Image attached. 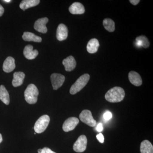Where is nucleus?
Listing matches in <instances>:
<instances>
[{
    "instance_id": "aec40b11",
    "label": "nucleus",
    "mask_w": 153,
    "mask_h": 153,
    "mask_svg": "<svg viewBox=\"0 0 153 153\" xmlns=\"http://www.w3.org/2000/svg\"><path fill=\"white\" fill-rule=\"evenodd\" d=\"M0 100L7 105L10 103V95L6 88L3 85L0 86Z\"/></svg>"
},
{
    "instance_id": "f3484780",
    "label": "nucleus",
    "mask_w": 153,
    "mask_h": 153,
    "mask_svg": "<svg viewBox=\"0 0 153 153\" xmlns=\"http://www.w3.org/2000/svg\"><path fill=\"white\" fill-rule=\"evenodd\" d=\"M99 46V42L98 40L96 38H93L88 41L86 48L88 53L93 54L97 52Z\"/></svg>"
},
{
    "instance_id": "f8f14e48",
    "label": "nucleus",
    "mask_w": 153,
    "mask_h": 153,
    "mask_svg": "<svg viewBox=\"0 0 153 153\" xmlns=\"http://www.w3.org/2000/svg\"><path fill=\"white\" fill-rule=\"evenodd\" d=\"M24 55L25 57L28 60H33L38 56V52L36 49L33 50V46L28 45L25 47L24 50Z\"/></svg>"
},
{
    "instance_id": "20e7f679",
    "label": "nucleus",
    "mask_w": 153,
    "mask_h": 153,
    "mask_svg": "<svg viewBox=\"0 0 153 153\" xmlns=\"http://www.w3.org/2000/svg\"><path fill=\"white\" fill-rule=\"evenodd\" d=\"M50 117L47 115L42 116L37 120L34 129L36 133L40 134L45 131L49 125Z\"/></svg>"
},
{
    "instance_id": "39448f33",
    "label": "nucleus",
    "mask_w": 153,
    "mask_h": 153,
    "mask_svg": "<svg viewBox=\"0 0 153 153\" xmlns=\"http://www.w3.org/2000/svg\"><path fill=\"white\" fill-rule=\"evenodd\" d=\"M79 117L82 122L91 127L94 126L96 125V121L94 119L91 112L88 110L82 111L79 114Z\"/></svg>"
},
{
    "instance_id": "423d86ee",
    "label": "nucleus",
    "mask_w": 153,
    "mask_h": 153,
    "mask_svg": "<svg viewBox=\"0 0 153 153\" xmlns=\"http://www.w3.org/2000/svg\"><path fill=\"white\" fill-rule=\"evenodd\" d=\"M87 139L84 135L80 136L73 145V149L76 152L82 153L86 150Z\"/></svg>"
},
{
    "instance_id": "7ed1b4c3",
    "label": "nucleus",
    "mask_w": 153,
    "mask_h": 153,
    "mask_svg": "<svg viewBox=\"0 0 153 153\" xmlns=\"http://www.w3.org/2000/svg\"><path fill=\"white\" fill-rule=\"evenodd\" d=\"M90 79V75L85 74L80 76L76 82L71 86L70 89V93L71 94H75L82 90Z\"/></svg>"
},
{
    "instance_id": "2eb2a0df",
    "label": "nucleus",
    "mask_w": 153,
    "mask_h": 153,
    "mask_svg": "<svg viewBox=\"0 0 153 153\" xmlns=\"http://www.w3.org/2000/svg\"><path fill=\"white\" fill-rule=\"evenodd\" d=\"M128 79L133 85L139 86L142 84V79L138 73L134 71H131L129 73Z\"/></svg>"
},
{
    "instance_id": "c85d7f7f",
    "label": "nucleus",
    "mask_w": 153,
    "mask_h": 153,
    "mask_svg": "<svg viewBox=\"0 0 153 153\" xmlns=\"http://www.w3.org/2000/svg\"><path fill=\"white\" fill-rule=\"evenodd\" d=\"M4 12V7L0 4V17L2 16Z\"/></svg>"
},
{
    "instance_id": "412c9836",
    "label": "nucleus",
    "mask_w": 153,
    "mask_h": 153,
    "mask_svg": "<svg viewBox=\"0 0 153 153\" xmlns=\"http://www.w3.org/2000/svg\"><path fill=\"white\" fill-rule=\"evenodd\" d=\"M141 153H153V146L147 140L143 141L140 147Z\"/></svg>"
},
{
    "instance_id": "bb28decb",
    "label": "nucleus",
    "mask_w": 153,
    "mask_h": 153,
    "mask_svg": "<svg viewBox=\"0 0 153 153\" xmlns=\"http://www.w3.org/2000/svg\"><path fill=\"white\" fill-rule=\"evenodd\" d=\"M103 126L101 123H99L97 125L96 127V130L97 131L101 132L103 130Z\"/></svg>"
},
{
    "instance_id": "dca6fc26",
    "label": "nucleus",
    "mask_w": 153,
    "mask_h": 153,
    "mask_svg": "<svg viewBox=\"0 0 153 153\" xmlns=\"http://www.w3.org/2000/svg\"><path fill=\"white\" fill-rule=\"evenodd\" d=\"M25 77V74L24 72L21 71L15 72L13 74V79L12 81L13 86L17 87L22 85Z\"/></svg>"
},
{
    "instance_id": "9b49d317",
    "label": "nucleus",
    "mask_w": 153,
    "mask_h": 153,
    "mask_svg": "<svg viewBox=\"0 0 153 153\" xmlns=\"http://www.w3.org/2000/svg\"><path fill=\"white\" fill-rule=\"evenodd\" d=\"M16 68L15 60L13 57H8L6 58L3 63V69L4 72L10 73Z\"/></svg>"
},
{
    "instance_id": "5701e85b",
    "label": "nucleus",
    "mask_w": 153,
    "mask_h": 153,
    "mask_svg": "<svg viewBox=\"0 0 153 153\" xmlns=\"http://www.w3.org/2000/svg\"><path fill=\"white\" fill-rule=\"evenodd\" d=\"M103 25L105 30L108 32H113L115 30L114 22L110 19H105L103 21Z\"/></svg>"
},
{
    "instance_id": "4468645a",
    "label": "nucleus",
    "mask_w": 153,
    "mask_h": 153,
    "mask_svg": "<svg viewBox=\"0 0 153 153\" xmlns=\"http://www.w3.org/2000/svg\"><path fill=\"white\" fill-rule=\"evenodd\" d=\"M63 64L66 71H71L76 67V60L73 56H69L63 60Z\"/></svg>"
},
{
    "instance_id": "a211bd4d",
    "label": "nucleus",
    "mask_w": 153,
    "mask_h": 153,
    "mask_svg": "<svg viewBox=\"0 0 153 153\" xmlns=\"http://www.w3.org/2000/svg\"><path fill=\"white\" fill-rule=\"evenodd\" d=\"M40 2L39 0H23L20 3V7L25 11L29 8L38 5Z\"/></svg>"
},
{
    "instance_id": "b1692460",
    "label": "nucleus",
    "mask_w": 153,
    "mask_h": 153,
    "mask_svg": "<svg viewBox=\"0 0 153 153\" xmlns=\"http://www.w3.org/2000/svg\"><path fill=\"white\" fill-rule=\"evenodd\" d=\"M103 117L104 119L106 120H110L112 117V114L110 111H106L105 113L103 115Z\"/></svg>"
},
{
    "instance_id": "f257e3e1",
    "label": "nucleus",
    "mask_w": 153,
    "mask_h": 153,
    "mask_svg": "<svg viewBox=\"0 0 153 153\" xmlns=\"http://www.w3.org/2000/svg\"><path fill=\"white\" fill-rule=\"evenodd\" d=\"M125 96V92L123 88L116 86L108 90L105 94V97L107 101L114 103L122 101Z\"/></svg>"
},
{
    "instance_id": "9d476101",
    "label": "nucleus",
    "mask_w": 153,
    "mask_h": 153,
    "mask_svg": "<svg viewBox=\"0 0 153 153\" xmlns=\"http://www.w3.org/2000/svg\"><path fill=\"white\" fill-rule=\"evenodd\" d=\"M68 30L66 25L63 24H60L57 27L56 37L59 41L66 40L68 37Z\"/></svg>"
},
{
    "instance_id": "6e6552de",
    "label": "nucleus",
    "mask_w": 153,
    "mask_h": 153,
    "mask_svg": "<svg viewBox=\"0 0 153 153\" xmlns=\"http://www.w3.org/2000/svg\"><path fill=\"white\" fill-rule=\"evenodd\" d=\"M79 120L75 117L68 118L65 120L63 125V129L65 132H68L73 130L79 123Z\"/></svg>"
},
{
    "instance_id": "2f4dec72",
    "label": "nucleus",
    "mask_w": 153,
    "mask_h": 153,
    "mask_svg": "<svg viewBox=\"0 0 153 153\" xmlns=\"http://www.w3.org/2000/svg\"><path fill=\"white\" fill-rule=\"evenodd\" d=\"M42 151V149H39L38 150V153H41Z\"/></svg>"
},
{
    "instance_id": "7c9ffc66",
    "label": "nucleus",
    "mask_w": 153,
    "mask_h": 153,
    "mask_svg": "<svg viewBox=\"0 0 153 153\" xmlns=\"http://www.w3.org/2000/svg\"><path fill=\"white\" fill-rule=\"evenodd\" d=\"M4 1L5 2L7 3H9L11 1L10 0H4Z\"/></svg>"
},
{
    "instance_id": "6ab92c4d",
    "label": "nucleus",
    "mask_w": 153,
    "mask_h": 153,
    "mask_svg": "<svg viewBox=\"0 0 153 153\" xmlns=\"http://www.w3.org/2000/svg\"><path fill=\"white\" fill-rule=\"evenodd\" d=\"M22 38L24 41H33L38 43H40L42 41L41 37L30 32H25L22 36Z\"/></svg>"
},
{
    "instance_id": "0eeeda50",
    "label": "nucleus",
    "mask_w": 153,
    "mask_h": 153,
    "mask_svg": "<svg viewBox=\"0 0 153 153\" xmlns=\"http://www.w3.org/2000/svg\"><path fill=\"white\" fill-rule=\"evenodd\" d=\"M65 80L64 75L57 73L52 74L51 76V80L53 89L56 90L60 88L63 85Z\"/></svg>"
},
{
    "instance_id": "f03ea898",
    "label": "nucleus",
    "mask_w": 153,
    "mask_h": 153,
    "mask_svg": "<svg viewBox=\"0 0 153 153\" xmlns=\"http://www.w3.org/2000/svg\"><path fill=\"white\" fill-rule=\"evenodd\" d=\"M39 91L36 85L33 84L28 85L25 91V99L29 104H34L38 101Z\"/></svg>"
},
{
    "instance_id": "a878e982",
    "label": "nucleus",
    "mask_w": 153,
    "mask_h": 153,
    "mask_svg": "<svg viewBox=\"0 0 153 153\" xmlns=\"http://www.w3.org/2000/svg\"><path fill=\"white\" fill-rule=\"evenodd\" d=\"M41 153H56L55 152L51 150L49 148L45 147L42 149V151Z\"/></svg>"
},
{
    "instance_id": "4be33fe9",
    "label": "nucleus",
    "mask_w": 153,
    "mask_h": 153,
    "mask_svg": "<svg viewBox=\"0 0 153 153\" xmlns=\"http://www.w3.org/2000/svg\"><path fill=\"white\" fill-rule=\"evenodd\" d=\"M136 41L138 47H142L144 48H147L149 47V41L145 36H140L137 37Z\"/></svg>"
},
{
    "instance_id": "ddd939ff",
    "label": "nucleus",
    "mask_w": 153,
    "mask_h": 153,
    "mask_svg": "<svg viewBox=\"0 0 153 153\" xmlns=\"http://www.w3.org/2000/svg\"><path fill=\"white\" fill-rule=\"evenodd\" d=\"M69 11L73 15H81L85 13V10L84 6L79 2H74L69 7Z\"/></svg>"
},
{
    "instance_id": "1a4fd4ad",
    "label": "nucleus",
    "mask_w": 153,
    "mask_h": 153,
    "mask_svg": "<svg viewBox=\"0 0 153 153\" xmlns=\"http://www.w3.org/2000/svg\"><path fill=\"white\" fill-rule=\"evenodd\" d=\"M49 22L47 18H41L38 19L35 22L34 28L36 31L42 33H46L47 32L46 24Z\"/></svg>"
},
{
    "instance_id": "cd10ccee",
    "label": "nucleus",
    "mask_w": 153,
    "mask_h": 153,
    "mask_svg": "<svg viewBox=\"0 0 153 153\" xmlns=\"http://www.w3.org/2000/svg\"><path fill=\"white\" fill-rule=\"evenodd\" d=\"M129 1L134 5H136L138 4H139L140 1V0H130Z\"/></svg>"
},
{
    "instance_id": "393cba45",
    "label": "nucleus",
    "mask_w": 153,
    "mask_h": 153,
    "mask_svg": "<svg viewBox=\"0 0 153 153\" xmlns=\"http://www.w3.org/2000/svg\"><path fill=\"white\" fill-rule=\"evenodd\" d=\"M96 137L100 143H104V137L102 134L100 133L98 134L96 136Z\"/></svg>"
},
{
    "instance_id": "c756f323",
    "label": "nucleus",
    "mask_w": 153,
    "mask_h": 153,
    "mask_svg": "<svg viewBox=\"0 0 153 153\" xmlns=\"http://www.w3.org/2000/svg\"><path fill=\"white\" fill-rule=\"evenodd\" d=\"M3 141V137L2 136L1 134H0V143L2 142Z\"/></svg>"
}]
</instances>
